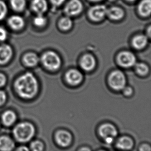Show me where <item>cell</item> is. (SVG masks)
<instances>
[{"instance_id":"cell-1","label":"cell","mask_w":151,"mask_h":151,"mask_svg":"<svg viewBox=\"0 0 151 151\" xmlns=\"http://www.w3.org/2000/svg\"><path fill=\"white\" fill-rule=\"evenodd\" d=\"M17 94L22 99H29L35 96L38 91L37 80L30 73H27L17 79L15 84Z\"/></svg>"},{"instance_id":"cell-2","label":"cell","mask_w":151,"mask_h":151,"mask_svg":"<svg viewBox=\"0 0 151 151\" xmlns=\"http://www.w3.org/2000/svg\"><path fill=\"white\" fill-rule=\"evenodd\" d=\"M13 133L17 141L21 143L27 142L33 138L35 134V128L30 123L22 122L15 126Z\"/></svg>"},{"instance_id":"cell-3","label":"cell","mask_w":151,"mask_h":151,"mask_svg":"<svg viewBox=\"0 0 151 151\" xmlns=\"http://www.w3.org/2000/svg\"><path fill=\"white\" fill-rule=\"evenodd\" d=\"M42 62L45 67L50 70L59 69L61 65V60L56 53L51 51L44 53L42 57Z\"/></svg>"},{"instance_id":"cell-4","label":"cell","mask_w":151,"mask_h":151,"mask_svg":"<svg viewBox=\"0 0 151 151\" xmlns=\"http://www.w3.org/2000/svg\"><path fill=\"white\" fill-rule=\"evenodd\" d=\"M99 134L104 139L107 145H111L114 140L118 132L116 127L113 125L106 123L101 125L99 128Z\"/></svg>"},{"instance_id":"cell-5","label":"cell","mask_w":151,"mask_h":151,"mask_svg":"<svg viewBox=\"0 0 151 151\" xmlns=\"http://www.w3.org/2000/svg\"><path fill=\"white\" fill-rule=\"evenodd\" d=\"M109 84L116 91L122 90L126 85V78L123 73L119 70L114 71L109 76Z\"/></svg>"},{"instance_id":"cell-6","label":"cell","mask_w":151,"mask_h":151,"mask_svg":"<svg viewBox=\"0 0 151 151\" xmlns=\"http://www.w3.org/2000/svg\"><path fill=\"white\" fill-rule=\"evenodd\" d=\"M118 61L120 65L124 67H130L135 65L136 62V57L132 53L124 51L118 56Z\"/></svg>"},{"instance_id":"cell-7","label":"cell","mask_w":151,"mask_h":151,"mask_svg":"<svg viewBox=\"0 0 151 151\" xmlns=\"http://www.w3.org/2000/svg\"><path fill=\"white\" fill-rule=\"evenodd\" d=\"M83 9L82 3L79 0H71L65 7V13L69 16L79 15Z\"/></svg>"},{"instance_id":"cell-8","label":"cell","mask_w":151,"mask_h":151,"mask_svg":"<svg viewBox=\"0 0 151 151\" xmlns=\"http://www.w3.org/2000/svg\"><path fill=\"white\" fill-rule=\"evenodd\" d=\"M55 140L61 147H66L71 143L72 136L71 134L64 130H59L55 134Z\"/></svg>"},{"instance_id":"cell-9","label":"cell","mask_w":151,"mask_h":151,"mask_svg":"<svg viewBox=\"0 0 151 151\" xmlns=\"http://www.w3.org/2000/svg\"><path fill=\"white\" fill-rule=\"evenodd\" d=\"M66 80L69 84L76 86L79 84L83 79V76L77 69H70L67 71L65 75Z\"/></svg>"},{"instance_id":"cell-10","label":"cell","mask_w":151,"mask_h":151,"mask_svg":"<svg viewBox=\"0 0 151 151\" xmlns=\"http://www.w3.org/2000/svg\"><path fill=\"white\" fill-rule=\"evenodd\" d=\"M107 9L104 5H97L93 7L89 12V16L94 21H100L107 14Z\"/></svg>"},{"instance_id":"cell-11","label":"cell","mask_w":151,"mask_h":151,"mask_svg":"<svg viewBox=\"0 0 151 151\" xmlns=\"http://www.w3.org/2000/svg\"><path fill=\"white\" fill-rule=\"evenodd\" d=\"M13 55V50L9 45L4 44L0 46V64L9 62Z\"/></svg>"},{"instance_id":"cell-12","label":"cell","mask_w":151,"mask_h":151,"mask_svg":"<svg viewBox=\"0 0 151 151\" xmlns=\"http://www.w3.org/2000/svg\"><path fill=\"white\" fill-rule=\"evenodd\" d=\"M15 147V142L9 137H0V151H12Z\"/></svg>"},{"instance_id":"cell-13","label":"cell","mask_w":151,"mask_h":151,"mask_svg":"<svg viewBox=\"0 0 151 151\" xmlns=\"http://www.w3.org/2000/svg\"><path fill=\"white\" fill-rule=\"evenodd\" d=\"M80 65L82 68L85 70L90 71L94 69L96 65V61L92 55H84L81 59Z\"/></svg>"},{"instance_id":"cell-14","label":"cell","mask_w":151,"mask_h":151,"mask_svg":"<svg viewBox=\"0 0 151 151\" xmlns=\"http://www.w3.org/2000/svg\"><path fill=\"white\" fill-rule=\"evenodd\" d=\"M31 6L32 9L38 14H43L48 9L46 0H33Z\"/></svg>"},{"instance_id":"cell-15","label":"cell","mask_w":151,"mask_h":151,"mask_svg":"<svg viewBox=\"0 0 151 151\" xmlns=\"http://www.w3.org/2000/svg\"><path fill=\"white\" fill-rule=\"evenodd\" d=\"M116 147L122 150H129L132 148L134 143L132 139L128 137H122L118 139Z\"/></svg>"},{"instance_id":"cell-16","label":"cell","mask_w":151,"mask_h":151,"mask_svg":"<svg viewBox=\"0 0 151 151\" xmlns=\"http://www.w3.org/2000/svg\"><path fill=\"white\" fill-rule=\"evenodd\" d=\"M17 116L13 111H5L2 116V121L5 126H9L13 125L16 121Z\"/></svg>"},{"instance_id":"cell-17","label":"cell","mask_w":151,"mask_h":151,"mask_svg":"<svg viewBox=\"0 0 151 151\" xmlns=\"http://www.w3.org/2000/svg\"><path fill=\"white\" fill-rule=\"evenodd\" d=\"M9 25L14 29H20L24 25V21L22 17L19 16H12L9 19Z\"/></svg>"},{"instance_id":"cell-18","label":"cell","mask_w":151,"mask_h":151,"mask_svg":"<svg viewBox=\"0 0 151 151\" xmlns=\"http://www.w3.org/2000/svg\"><path fill=\"white\" fill-rule=\"evenodd\" d=\"M138 10L143 16H147L151 14V0H143L139 5Z\"/></svg>"},{"instance_id":"cell-19","label":"cell","mask_w":151,"mask_h":151,"mask_svg":"<svg viewBox=\"0 0 151 151\" xmlns=\"http://www.w3.org/2000/svg\"><path fill=\"white\" fill-rule=\"evenodd\" d=\"M23 62L26 66L33 67L38 63L39 58L34 53H28L23 58Z\"/></svg>"},{"instance_id":"cell-20","label":"cell","mask_w":151,"mask_h":151,"mask_svg":"<svg viewBox=\"0 0 151 151\" xmlns=\"http://www.w3.org/2000/svg\"><path fill=\"white\" fill-rule=\"evenodd\" d=\"M148 40L146 36L140 35L136 36L132 40L133 46L137 49H141L147 46Z\"/></svg>"},{"instance_id":"cell-21","label":"cell","mask_w":151,"mask_h":151,"mask_svg":"<svg viewBox=\"0 0 151 151\" xmlns=\"http://www.w3.org/2000/svg\"><path fill=\"white\" fill-rule=\"evenodd\" d=\"M107 14L111 19L114 20L122 19L124 16V12L122 9L116 7H113L107 10Z\"/></svg>"},{"instance_id":"cell-22","label":"cell","mask_w":151,"mask_h":151,"mask_svg":"<svg viewBox=\"0 0 151 151\" xmlns=\"http://www.w3.org/2000/svg\"><path fill=\"white\" fill-rule=\"evenodd\" d=\"M13 9L17 12H21L24 9L26 5L25 0H11Z\"/></svg>"},{"instance_id":"cell-23","label":"cell","mask_w":151,"mask_h":151,"mask_svg":"<svg viewBox=\"0 0 151 151\" xmlns=\"http://www.w3.org/2000/svg\"><path fill=\"white\" fill-rule=\"evenodd\" d=\"M73 22L71 19L68 17H63L59 22V26L61 29L68 30L71 28Z\"/></svg>"},{"instance_id":"cell-24","label":"cell","mask_w":151,"mask_h":151,"mask_svg":"<svg viewBox=\"0 0 151 151\" xmlns=\"http://www.w3.org/2000/svg\"><path fill=\"white\" fill-rule=\"evenodd\" d=\"M135 69L137 73L140 75H147L149 72V67L144 63H138L136 65Z\"/></svg>"},{"instance_id":"cell-25","label":"cell","mask_w":151,"mask_h":151,"mask_svg":"<svg viewBox=\"0 0 151 151\" xmlns=\"http://www.w3.org/2000/svg\"><path fill=\"white\" fill-rule=\"evenodd\" d=\"M44 149V144L40 141H34L30 145V149L31 151H43Z\"/></svg>"},{"instance_id":"cell-26","label":"cell","mask_w":151,"mask_h":151,"mask_svg":"<svg viewBox=\"0 0 151 151\" xmlns=\"http://www.w3.org/2000/svg\"><path fill=\"white\" fill-rule=\"evenodd\" d=\"M34 23L36 26L42 27L45 25L46 23V19L42 14H38L34 19Z\"/></svg>"},{"instance_id":"cell-27","label":"cell","mask_w":151,"mask_h":151,"mask_svg":"<svg viewBox=\"0 0 151 151\" xmlns=\"http://www.w3.org/2000/svg\"><path fill=\"white\" fill-rule=\"evenodd\" d=\"M7 14V7L5 3L0 0V20L5 18Z\"/></svg>"},{"instance_id":"cell-28","label":"cell","mask_w":151,"mask_h":151,"mask_svg":"<svg viewBox=\"0 0 151 151\" xmlns=\"http://www.w3.org/2000/svg\"><path fill=\"white\" fill-rule=\"evenodd\" d=\"M7 32L4 27H0V42H3L6 40Z\"/></svg>"},{"instance_id":"cell-29","label":"cell","mask_w":151,"mask_h":151,"mask_svg":"<svg viewBox=\"0 0 151 151\" xmlns=\"http://www.w3.org/2000/svg\"><path fill=\"white\" fill-rule=\"evenodd\" d=\"M6 95L3 91H0V106L3 105L6 100Z\"/></svg>"},{"instance_id":"cell-30","label":"cell","mask_w":151,"mask_h":151,"mask_svg":"<svg viewBox=\"0 0 151 151\" xmlns=\"http://www.w3.org/2000/svg\"><path fill=\"white\" fill-rule=\"evenodd\" d=\"M122 90L123 91V93L126 96H130L132 93V88L130 87H126L125 86Z\"/></svg>"},{"instance_id":"cell-31","label":"cell","mask_w":151,"mask_h":151,"mask_svg":"<svg viewBox=\"0 0 151 151\" xmlns=\"http://www.w3.org/2000/svg\"><path fill=\"white\" fill-rule=\"evenodd\" d=\"M6 82V78L2 73H0V87L4 86Z\"/></svg>"},{"instance_id":"cell-32","label":"cell","mask_w":151,"mask_h":151,"mask_svg":"<svg viewBox=\"0 0 151 151\" xmlns=\"http://www.w3.org/2000/svg\"><path fill=\"white\" fill-rule=\"evenodd\" d=\"M140 151H151V147L147 145H143L141 146L139 149Z\"/></svg>"},{"instance_id":"cell-33","label":"cell","mask_w":151,"mask_h":151,"mask_svg":"<svg viewBox=\"0 0 151 151\" xmlns=\"http://www.w3.org/2000/svg\"><path fill=\"white\" fill-rule=\"evenodd\" d=\"M65 0H51V2L53 4L55 5V6H60L64 2Z\"/></svg>"},{"instance_id":"cell-34","label":"cell","mask_w":151,"mask_h":151,"mask_svg":"<svg viewBox=\"0 0 151 151\" xmlns=\"http://www.w3.org/2000/svg\"><path fill=\"white\" fill-rule=\"evenodd\" d=\"M15 151H30V150L26 146H21L18 147Z\"/></svg>"},{"instance_id":"cell-35","label":"cell","mask_w":151,"mask_h":151,"mask_svg":"<svg viewBox=\"0 0 151 151\" xmlns=\"http://www.w3.org/2000/svg\"><path fill=\"white\" fill-rule=\"evenodd\" d=\"M78 151H91L90 150V149H88V147H82Z\"/></svg>"},{"instance_id":"cell-36","label":"cell","mask_w":151,"mask_h":151,"mask_svg":"<svg viewBox=\"0 0 151 151\" xmlns=\"http://www.w3.org/2000/svg\"><path fill=\"white\" fill-rule=\"evenodd\" d=\"M147 33H148L149 36L151 38V26H150L147 29Z\"/></svg>"},{"instance_id":"cell-37","label":"cell","mask_w":151,"mask_h":151,"mask_svg":"<svg viewBox=\"0 0 151 151\" xmlns=\"http://www.w3.org/2000/svg\"><path fill=\"white\" fill-rule=\"evenodd\" d=\"M91 1H101V0H91Z\"/></svg>"},{"instance_id":"cell-38","label":"cell","mask_w":151,"mask_h":151,"mask_svg":"<svg viewBox=\"0 0 151 151\" xmlns=\"http://www.w3.org/2000/svg\"><path fill=\"white\" fill-rule=\"evenodd\" d=\"M128 1H134V0H128Z\"/></svg>"},{"instance_id":"cell-39","label":"cell","mask_w":151,"mask_h":151,"mask_svg":"<svg viewBox=\"0 0 151 151\" xmlns=\"http://www.w3.org/2000/svg\"></svg>"}]
</instances>
